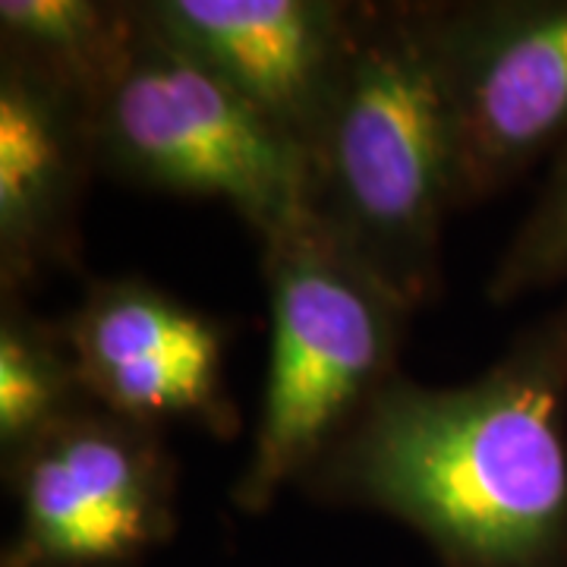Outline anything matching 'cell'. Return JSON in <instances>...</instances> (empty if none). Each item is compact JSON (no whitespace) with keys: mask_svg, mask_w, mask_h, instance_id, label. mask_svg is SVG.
<instances>
[{"mask_svg":"<svg viewBox=\"0 0 567 567\" xmlns=\"http://www.w3.org/2000/svg\"><path fill=\"white\" fill-rule=\"evenodd\" d=\"M300 488L401 520L445 567H567V290L466 385L398 372Z\"/></svg>","mask_w":567,"mask_h":567,"instance_id":"cell-1","label":"cell"},{"mask_svg":"<svg viewBox=\"0 0 567 567\" xmlns=\"http://www.w3.org/2000/svg\"><path fill=\"white\" fill-rule=\"evenodd\" d=\"M309 212L410 312L442 293L457 171L439 3L350 7L341 70L309 145Z\"/></svg>","mask_w":567,"mask_h":567,"instance_id":"cell-2","label":"cell"},{"mask_svg":"<svg viewBox=\"0 0 567 567\" xmlns=\"http://www.w3.org/2000/svg\"><path fill=\"white\" fill-rule=\"evenodd\" d=\"M271 350L262 410L234 505L262 514L303 486L365 404L398 375L406 319L385 284L316 218L262 244Z\"/></svg>","mask_w":567,"mask_h":567,"instance_id":"cell-3","label":"cell"},{"mask_svg":"<svg viewBox=\"0 0 567 567\" xmlns=\"http://www.w3.org/2000/svg\"><path fill=\"white\" fill-rule=\"evenodd\" d=\"M133 17L92 99L99 167L158 193L221 199L259 244L312 218L309 155L237 89L130 3Z\"/></svg>","mask_w":567,"mask_h":567,"instance_id":"cell-4","label":"cell"},{"mask_svg":"<svg viewBox=\"0 0 567 567\" xmlns=\"http://www.w3.org/2000/svg\"><path fill=\"white\" fill-rule=\"evenodd\" d=\"M17 529L0 567H133L177 529L162 429L89 406L3 466Z\"/></svg>","mask_w":567,"mask_h":567,"instance_id":"cell-5","label":"cell"},{"mask_svg":"<svg viewBox=\"0 0 567 567\" xmlns=\"http://www.w3.org/2000/svg\"><path fill=\"white\" fill-rule=\"evenodd\" d=\"M457 208L567 145V0L439 3Z\"/></svg>","mask_w":567,"mask_h":567,"instance_id":"cell-6","label":"cell"},{"mask_svg":"<svg viewBox=\"0 0 567 567\" xmlns=\"http://www.w3.org/2000/svg\"><path fill=\"white\" fill-rule=\"evenodd\" d=\"M89 401L162 429L193 423L230 439L237 406L224 379V324L142 278L95 281L61 319Z\"/></svg>","mask_w":567,"mask_h":567,"instance_id":"cell-7","label":"cell"},{"mask_svg":"<svg viewBox=\"0 0 567 567\" xmlns=\"http://www.w3.org/2000/svg\"><path fill=\"white\" fill-rule=\"evenodd\" d=\"M99 167L92 95L0 51V293L80 265V212Z\"/></svg>","mask_w":567,"mask_h":567,"instance_id":"cell-8","label":"cell"},{"mask_svg":"<svg viewBox=\"0 0 567 567\" xmlns=\"http://www.w3.org/2000/svg\"><path fill=\"white\" fill-rule=\"evenodd\" d=\"M140 7L309 155L341 70L353 3L140 0Z\"/></svg>","mask_w":567,"mask_h":567,"instance_id":"cell-9","label":"cell"},{"mask_svg":"<svg viewBox=\"0 0 567 567\" xmlns=\"http://www.w3.org/2000/svg\"><path fill=\"white\" fill-rule=\"evenodd\" d=\"M95 406L82 388L61 319H39L22 297L0 293V457L22 451Z\"/></svg>","mask_w":567,"mask_h":567,"instance_id":"cell-10","label":"cell"},{"mask_svg":"<svg viewBox=\"0 0 567 567\" xmlns=\"http://www.w3.org/2000/svg\"><path fill=\"white\" fill-rule=\"evenodd\" d=\"M130 17V3L111 0H3L0 51L39 63L95 99Z\"/></svg>","mask_w":567,"mask_h":567,"instance_id":"cell-11","label":"cell"},{"mask_svg":"<svg viewBox=\"0 0 567 567\" xmlns=\"http://www.w3.org/2000/svg\"><path fill=\"white\" fill-rule=\"evenodd\" d=\"M555 287L567 290V145L555 155L539 199L498 256L486 293L492 303H514Z\"/></svg>","mask_w":567,"mask_h":567,"instance_id":"cell-12","label":"cell"}]
</instances>
